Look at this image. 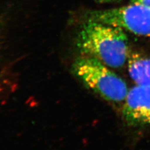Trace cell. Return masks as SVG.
Segmentation results:
<instances>
[{
    "label": "cell",
    "mask_w": 150,
    "mask_h": 150,
    "mask_svg": "<svg viewBox=\"0 0 150 150\" xmlns=\"http://www.w3.org/2000/svg\"><path fill=\"white\" fill-rule=\"evenodd\" d=\"M72 71L90 90L112 103L123 104L129 89L123 78L100 60L81 55L74 60Z\"/></svg>",
    "instance_id": "2"
},
{
    "label": "cell",
    "mask_w": 150,
    "mask_h": 150,
    "mask_svg": "<svg viewBox=\"0 0 150 150\" xmlns=\"http://www.w3.org/2000/svg\"><path fill=\"white\" fill-rule=\"evenodd\" d=\"M86 19L121 28L135 35L150 37V7L137 3L91 11Z\"/></svg>",
    "instance_id": "3"
},
{
    "label": "cell",
    "mask_w": 150,
    "mask_h": 150,
    "mask_svg": "<svg viewBox=\"0 0 150 150\" xmlns=\"http://www.w3.org/2000/svg\"><path fill=\"white\" fill-rule=\"evenodd\" d=\"M126 64L129 76L135 84L150 86L149 56L130 51Z\"/></svg>",
    "instance_id": "5"
},
{
    "label": "cell",
    "mask_w": 150,
    "mask_h": 150,
    "mask_svg": "<svg viewBox=\"0 0 150 150\" xmlns=\"http://www.w3.org/2000/svg\"><path fill=\"white\" fill-rule=\"evenodd\" d=\"M76 46L81 55L95 58L113 69L126 64L130 52L125 30L90 19L79 28Z\"/></svg>",
    "instance_id": "1"
},
{
    "label": "cell",
    "mask_w": 150,
    "mask_h": 150,
    "mask_svg": "<svg viewBox=\"0 0 150 150\" xmlns=\"http://www.w3.org/2000/svg\"><path fill=\"white\" fill-rule=\"evenodd\" d=\"M96 2L101 3H113L121 1V0H95Z\"/></svg>",
    "instance_id": "7"
},
{
    "label": "cell",
    "mask_w": 150,
    "mask_h": 150,
    "mask_svg": "<svg viewBox=\"0 0 150 150\" xmlns=\"http://www.w3.org/2000/svg\"><path fill=\"white\" fill-rule=\"evenodd\" d=\"M131 3H137L150 7V0H130Z\"/></svg>",
    "instance_id": "6"
},
{
    "label": "cell",
    "mask_w": 150,
    "mask_h": 150,
    "mask_svg": "<svg viewBox=\"0 0 150 150\" xmlns=\"http://www.w3.org/2000/svg\"><path fill=\"white\" fill-rule=\"evenodd\" d=\"M122 117L130 127L150 125V86L138 85L128 90L122 104Z\"/></svg>",
    "instance_id": "4"
}]
</instances>
